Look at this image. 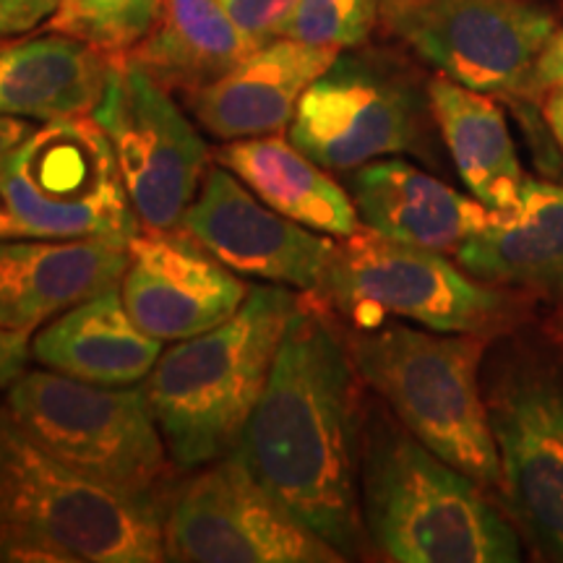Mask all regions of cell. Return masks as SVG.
<instances>
[{
	"mask_svg": "<svg viewBox=\"0 0 563 563\" xmlns=\"http://www.w3.org/2000/svg\"><path fill=\"white\" fill-rule=\"evenodd\" d=\"M361 386L347 329L302 292L262 399L232 449L264 488L344 559L361 553L368 538L361 517Z\"/></svg>",
	"mask_w": 563,
	"mask_h": 563,
	"instance_id": "cell-1",
	"label": "cell"
},
{
	"mask_svg": "<svg viewBox=\"0 0 563 563\" xmlns=\"http://www.w3.org/2000/svg\"><path fill=\"white\" fill-rule=\"evenodd\" d=\"M361 517L365 534L397 563H517V530L483 485L433 454L402 422L363 428Z\"/></svg>",
	"mask_w": 563,
	"mask_h": 563,
	"instance_id": "cell-2",
	"label": "cell"
},
{
	"mask_svg": "<svg viewBox=\"0 0 563 563\" xmlns=\"http://www.w3.org/2000/svg\"><path fill=\"white\" fill-rule=\"evenodd\" d=\"M300 298L290 287L256 285L232 319L162 350L144 389L175 467L196 470L232 454Z\"/></svg>",
	"mask_w": 563,
	"mask_h": 563,
	"instance_id": "cell-3",
	"label": "cell"
},
{
	"mask_svg": "<svg viewBox=\"0 0 563 563\" xmlns=\"http://www.w3.org/2000/svg\"><path fill=\"white\" fill-rule=\"evenodd\" d=\"M0 561H165L157 506L76 473L0 407Z\"/></svg>",
	"mask_w": 563,
	"mask_h": 563,
	"instance_id": "cell-4",
	"label": "cell"
},
{
	"mask_svg": "<svg viewBox=\"0 0 563 563\" xmlns=\"http://www.w3.org/2000/svg\"><path fill=\"white\" fill-rule=\"evenodd\" d=\"M352 363L415 439L485 490H501V464L481 386L488 336L443 334L386 321L347 329Z\"/></svg>",
	"mask_w": 563,
	"mask_h": 563,
	"instance_id": "cell-5",
	"label": "cell"
},
{
	"mask_svg": "<svg viewBox=\"0 0 563 563\" xmlns=\"http://www.w3.org/2000/svg\"><path fill=\"white\" fill-rule=\"evenodd\" d=\"M5 410L47 454L133 501L159 506L173 481L175 462L144 386H100L34 368L9 386Z\"/></svg>",
	"mask_w": 563,
	"mask_h": 563,
	"instance_id": "cell-6",
	"label": "cell"
},
{
	"mask_svg": "<svg viewBox=\"0 0 563 563\" xmlns=\"http://www.w3.org/2000/svg\"><path fill=\"white\" fill-rule=\"evenodd\" d=\"M350 329L386 321L418 323L443 334L490 336L509 321V298L470 277L441 251L399 243L361 228L336 238L313 292Z\"/></svg>",
	"mask_w": 563,
	"mask_h": 563,
	"instance_id": "cell-7",
	"label": "cell"
},
{
	"mask_svg": "<svg viewBox=\"0 0 563 563\" xmlns=\"http://www.w3.org/2000/svg\"><path fill=\"white\" fill-rule=\"evenodd\" d=\"M0 201L24 238L129 245L141 230L108 133L91 115L37 123L0 167Z\"/></svg>",
	"mask_w": 563,
	"mask_h": 563,
	"instance_id": "cell-8",
	"label": "cell"
},
{
	"mask_svg": "<svg viewBox=\"0 0 563 563\" xmlns=\"http://www.w3.org/2000/svg\"><path fill=\"white\" fill-rule=\"evenodd\" d=\"M165 561L175 563H342L313 532L258 483L235 454L170 481L159 498Z\"/></svg>",
	"mask_w": 563,
	"mask_h": 563,
	"instance_id": "cell-9",
	"label": "cell"
},
{
	"mask_svg": "<svg viewBox=\"0 0 563 563\" xmlns=\"http://www.w3.org/2000/svg\"><path fill=\"white\" fill-rule=\"evenodd\" d=\"M91 118L108 133L139 228H178L209 173V146L173 91L118 55Z\"/></svg>",
	"mask_w": 563,
	"mask_h": 563,
	"instance_id": "cell-10",
	"label": "cell"
},
{
	"mask_svg": "<svg viewBox=\"0 0 563 563\" xmlns=\"http://www.w3.org/2000/svg\"><path fill=\"white\" fill-rule=\"evenodd\" d=\"M501 496L532 551L563 561V365L519 357L485 389Z\"/></svg>",
	"mask_w": 563,
	"mask_h": 563,
	"instance_id": "cell-11",
	"label": "cell"
},
{
	"mask_svg": "<svg viewBox=\"0 0 563 563\" xmlns=\"http://www.w3.org/2000/svg\"><path fill=\"white\" fill-rule=\"evenodd\" d=\"M378 16L441 76L485 95L525 91L555 32L538 0H378Z\"/></svg>",
	"mask_w": 563,
	"mask_h": 563,
	"instance_id": "cell-12",
	"label": "cell"
},
{
	"mask_svg": "<svg viewBox=\"0 0 563 563\" xmlns=\"http://www.w3.org/2000/svg\"><path fill=\"white\" fill-rule=\"evenodd\" d=\"M422 139V102L412 84L365 58H344L300 97L290 141L329 173L415 152Z\"/></svg>",
	"mask_w": 563,
	"mask_h": 563,
	"instance_id": "cell-13",
	"label": "cell"
},
{
	"mask_svg": "<svg viewBox=\"0 0 563 563\" xmlns=\"http://www.w3.org/2000/svg\"><path fill=\"white\" fill-rule=\"evenodd\" d=\"M180 228L241 277L313 292L332 258V235L292 222L228 167H209Z\"/></svg>",
	"mask_w": 563,
	"mask_h": 563,
	"instance_id": "cell-14",
	"label": "cell"
},
{
	"mask_svg": "<svg viewBox=\"0 0 563 563\" xmlns=\"http://www.w3.org/2000/svg\"><path fill=\"white\" fill-rule=\"evenodd\" d=\"M251 287L180 228L144 230L129 241L121 295L131 319L159 342L217 329L243 306Z\"/></svg>",
	"mask_w": 563,
	"mask_h": 563,
	"instance_id": "cell-15",
	"label": "cell"
},
{
	"mask_svg": "<svg viewBox=\"0 0 563 563\" xmlns=\"http://www.w3.org/2000/svg\"><path fill=\"white\" fill-rule=\"evenodd\" d=\"M336 58L340 51L332 47L277 37L194 91L188 104L196 121L220 141L272 136L290 129L300 97Z\"/></svg>",
	"mask_w": 563,
	"mask_h": 563,
	"instance_id": "cell-16",
	"label": "cell"
},
{
	"mask_svg": "<svg viewBox=\"0 0 563 563\" xmlns=\"http://www.w3.org/2000/svg\"><path fill=\"white\" fill-rule=\"evenodd\" d=\"M129 245L110 241H0V327L34 334L91 295L121 287Z\"/></svg>",
	"mask_w": 563,
	"mask_h": 563,
	"instance_id": "cell-17",
	"label": "cell"
},
{
	"mask_svg": "<svg viewBox=\"0 0 563 563\" xmlns=\"http://www.w3.org/2000/svg\"><path fill=\"white\" fill-rule=\"evenodd\" d=\"M350 196L363 228L441 253H454L490 220V209L475 196L405 159H376L352 170Z\"/></svg>",
	"mask_w": 563,
	"mask_h": 563,
	"instance_id": "cell-18",
	"label": "cell"
},
{
	"mask_svg": "<svg viewBox=\"0 0 563 563\" xmlns=\"http://www.w3.org/2000/svg\"><path fill=\"white\" fill-rule=\"evenodd\" d=\"M454 256L485 285L563 298V188L525 178L517 203L509 211H490L488 224Z\"/></svg>",
	"mask_w": 563,
	"mask_h": 563,
	"instance_id": "cell-19",
	"label": "cell"
},
{
	"mask_svg": "<svg viewBox=\"0 0 563 563\" xmlns=\"http://www.w3.org/2000/svg\"><path fill=\"white\" fill-rule=\"evenodd\" d=\"M125 308L121 287L76 302L32 334V357L63 376L100 386L144 384L162 355Z\"/></svg>",
	"mask_w": 563,
	"mask_h": 563,
	"instance_id": "cell-20",
	"label": "cell"
},
{
	"mask_svg": "<svg viewBox=\"0 0 563 563\" xmlns=\"http://www.w3.org/2000/svg\"><path fill=\"white\" fill-rule=\"evenodd\" d=\"M112 58L51 32L0 45V115L47 123L91 115L102 100Z\"/></svg>",
	"mask_w": 563,
	"mask_h": 563,
	"instance_id": "cell-21",
	"label": "cell"
},
{
	"mask_svg": "<svg viewBox=\"0 0 563 563\" xmlns=\"http://www.w3.org/2000/svg\"><path fill=\"white\" fill-rule=\"evenodd\" d=\"M214 159L292 222L332 238H347L363 228L352 196L279 133L228 141Z\"/></svg>",
	"mask_w": 563,
	"mask_h": 563,
	"instance_id": "cell-22",
	"label": "cell"
},
{
	"mask_svg": "<svg viewBox=\"0 0 563 563\" xmlns=\"http://www.w3.org/2000/svg\"><path fill=\"white\" fill-rule=\"evenodd\" d=\"M428 108L470 196L490 211H509L525 175L504 110L485 91L441 74L428 81Z\"/></svg>",
	"mask_w": 563,
	"mask_h": 563,
	"instance_id": "cell-23",
	"label": "cell"
},
{
	"mask_svg": "<svg viewBox=\"0 0 563 563\" xmlns=\"http://www.w3.org/2000/svg\"><path fill=\"white\" fill-rule=\"evenodd\" d=\"M253 47L222 0H162L152 32L129 55L162 87L191 97L235 68Z\"/></svg>",
	"mask_w": 563,
	"mask_h": 563,
	"instance_id": "cell-24",
	"label": "cell"
},
{
	"mask_svg": "<svg viewBox=\"0 0 563 563\" xmlns=\"http://www.w3.org/2000/svg\"><path fill=\"white\" fill-rule=\"evenodd\" d=\"M162 0H60L47 32L66 34L108 58L129 55L152 32Z\"/></svg>",
	"mask_w": 563,
	"mask_h": 563,
	"instance_id": "cell-25",
	"label": "cell"
},
{
	"mask_svg": "<svg viewBox=\"0 0 563 563\" xmlns=\"http://www.w3.org/2000/svg\"><path fill=\"white\" fill-rule=\"evenodd\" d=\"M376 19L378 0H295L282 37L342 53L363 45Z\"/></svg>",
	"mask_w": 563,
	"mask_h": 563,
	"instance_id": "cell-26",
	"label": "cell"
},
{
	"mask_svg": "<svg viewBox=\"0 0 563 563\" xmlns=\"http://www.w3.org/2000/svg\"><path fill=\"white\" fill-rule=\"evenodd\" d=\"M224 11L253 45H264L282 37L295 0H222Z\"/></svg>",
	"mask_w": 563,
	"mask_h": 563,
	"instance_id": "cell-27",
	"label": "cell"
},
{
	"mask_svg": "<svg viewBox=\"0 0 563 563\" xmlns=\"http://www.w3.org/2000/svg\"><path fill=\"white\" fill-rule=\"evenodd\" d=\"M60 0H0V42L47 26Z\"/></svg>",
	"mask_w": 563,
	"mask_h": 563,
	"instance_id": "cell-28",
	"label": "cell"
},
{
	"mask_svg": "<svg viewBox=\"0 0 563 563\" xmlns=\"http://www.w3.org/2000/svg\"><path fill=\"white\" fill-rule=\"evenodd\" d=\"M32 357V334L0 327V389H9Z\"/></svg>",
	"mask_w": 563,
	"mask_h": 563,
	"instance_id": "cell-29",
	"label": "cell"
},
{
	"mask_svg": "<svg viewBox=\"0 0 563 563\" xmlns=\"http://www.w3.org/2000/svg\"><path fill=\"white\" fill-rule=\"evenodd\" d=\"M563 84V30L553 32V37L545 42L534 60L530 79H527L525 91H545Z\"/></svg>",
	"mask_w": 563,
	"mask_h": 563,
	"instance_id": "cell-30",
	"label": "cell"
},
{
	"mask_svg": "<svg viewBox=\"0 0 563 563\" xmlns=\"http://www.w3.org/2000/svg\"><path fill=\"white\" fill-rule=\"evenodd\" d=\"M34 129H37V121H30V118L0 115V167Z\"/></svg>",
	"mask_w": 563,
	"mask_h": 563,
	"instance_id": "cell-31",
	"label": "cell"
},
{
	"mask_svg": "<svg viewBox=\"0 0 563 563\" xmlns=\"http://www.w3.org/2000/svg\"><path fill=\"white\" fill-rule=\"evenodd\" d=\"M545 123L551 129L553 139L559 141V146L563 150V84L551 89L545 100Z\"/></svg>",
	"mask_w": 563,
	"mask_h": 563,
	"instance_id": "cell-32",
	"label": "cell"
},
{
	"mask_svg": "<svg viewBox=\"0 0 563 563\" xmlns=\"http://www.w3.org/2000/svg\"><path fill=\"white\" fill-rule=\"evenodd\" d=\"M9 238H24V232H21L19 222L13 220L9 207L0 201V241H9Z\"/></svg>",
	"mask_w": 563,
	"mask_h": 563,
	"instance_id": "cell-33",
	"label": "cell"
},
{
	"mask_svg": "<svg viewBox=\"0 0 563 563\" xmlns=\"http://www.w3.org/2000/svg\"><path fill=\"white\" fill-rule=\"evenodd\" d=\"M545 329H548V334H551V340L559 344L561 352H563V302L551 313V319H548Z\"/></svg>",
	"mask_w": 563,
	"mask_h": 563,
	"instance_id": "cell-34",
	"label": "cell"
},
{
	"mask_svg": "<svg viewBox=\"0 0 563 563\" xmlns=\"http://www.w3.org/2000/svg\"><path fill=\"white\" fill-rule=\"evenodd\" d=\"M538 3H540V0H538Z\"/></svg>",
	"mask_w": 563,
	"mask_h": 563,
	"instance_id": "cell-35",
	"label": "cell"
}]
</instances>
